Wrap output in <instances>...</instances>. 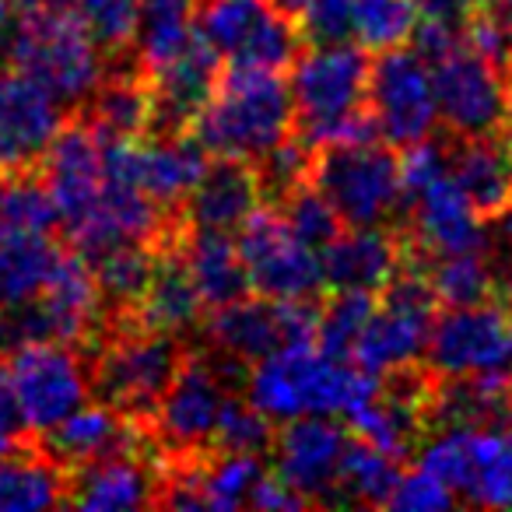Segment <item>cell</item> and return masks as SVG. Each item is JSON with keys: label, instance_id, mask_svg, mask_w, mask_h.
I'll use <instances>...</instances> for the list:
<instances>
[{"label": "cell", "instance_id": "d6a6232c", "mask_svg": "<svg viewBox=\"0 0 512 512\" xmlns=\"http://www.w3.org/2000/svg\"><path fill=\"white\" fill-rule=\"evenodd\" d=\"M428 281L439 299V306H481V302H498V278L484 249H467V253H449L428 260Z\"/></svg>", "mask_w": 512, "mask_h": 512}, {"label": "cell", "instance_id": "9c48e42d", "mask_svg": "<svg viewBox=\"0 0 512 512\" xmlns=\"http://www.w3.org/2000/svg\"><path fill=\"white\" fill-rule=\"evenodd\" d=\"M239 256L249 292L264 299H316L323 292L320 253L299 239L274 207H256L239 225Z\"/></svg>", "mask_w": 512, "mask_h": 512}, {"label": "cell", "instance_id": "ffe728a7", "mask_svg": "<svg viewBox=\"0 0 512 512\" xmlns=\"http://www.w3.org/2000/svg\"><path fill=\"white\" fill-rule=\"evenodd\" d=\"M400 256H404V235H400V228H383V225L341 228L320 249L323 285L376 292L400 267Z\"/></svg>", "mask_w": 512, "mask_h": 512}, {"label": "cell", "instance_id": "74e56055", "mask_svg": "<svg viewBox=\"0 0 512 512\" xmlns=\"http://www.w3.org/2000/svg\"><path fill=\"white\" fill-rule=\"evenodd\" d=\"M414 22V0H351V36L362 43V50L383 53L404 46Z\"/></svg>", "mask_w": 512, "mask_h": 512}, {"label": "cell", "instance_id": "c3c4849f", "mask_svg": "<svg viewBox=\"0 0 512 512\" xmlns=\"http://www.w3.org/2000/svg\"><path fill=\"white\" fill-rule=\"evenodd\" d=\"M271 4L281 11V15H288V18H292V22H299V18H302V11H306V4H309V0H271Z\"/></svg>", "mask_w": 512, "mask_h": 512}, {"label": "cell", "instance_id": "b9f144b4", "mask_svg": "<svg viewBox=\"0 0 512 512\" xmlns=\"http://www.w3.org/2000/svg\"><path fill=\"white\" fill-rule=\"evenodd\" d=\"M390 509H411V512H435L456 505V495L428 470H411V474H400L397 488L390 495Z\"/></svg>", "mask_w": 512, "mask_h": 512}, {"label": "cell", "instance_id": "7dc6e473", "mask_svg": "<svg viewBox=\"0 0 512 512\" xmlns=\"http://www.w3.org/2000/svg\"><path fill=\"white\" fill-rule=\"evenodd\" d=\"M498 137H502L505 151L512 158V81H509V106H505V116H502V127H498Z\"/></svg>", "mask_w": 512, "mask_h": 512}, {"label": "cell", "instance_id": "603a6c76", "mask_svg": "<svg viewBox=\"0 0 512 512\" xmlns=\"http://www.w3.org/2000/svg\"><path fill=\"white\" fill-rule=\"evenodd\" d=\"M172 246L183 256L186 271H190L207 309L228 306V302H239L249 295V274L242 267L239 246H235V239L228 232L183 225L176 239H172Z\"/></svg>", "mask_w": 512, "mask_h": 512}, {"label": "cell", "instance_id": "ab89813d", "mask_svg": "<svg viewBox=\"0 0 512 512\" xmlns=\"http://www.w3.org/2000/svg\"><path fill=\"white\" fill-rule=\"evenodd\" d=\"M274 211H281V218L288 221V228H292L306 246H313L316 253H320V249L344 228L341 218H337V211L327 204V197L313 186V179L295 186Z\"/></svg>", "mask_w": 512, "mask_h": 512}, {"label": "cell", "instance_id": "7c38bea8", "mask_svg": "<svg viewBox=\"0 0 512 512\" xmlns=\"http://www.w3.org/2000/svg\"><path fill=\"white\" fill-rule=\"evenodd\" d=\"M369 109L376 130L390 148L404 151L435 134V92L428 60L393 46L369 67Z\"/></svg>", "mask_w": 512, "mask_h": 512}, {"label": "cell", "instance_id": "681fc988", "mask_svg": "<svg viewBox=\"0 0 512 512\" xmlns=\"http://www.w3.org/2000/svg\"><path fill=\"white\" fill-rule=\"evenodd\" d=\"M8 0H0V36H4V29H8Z\"/></svg>", "mask_w": 512, "mask_h": 512}, {"label": "cell", "instance_id": "d4e9b609", "mask_svg": "<svg viewBox=\"0 0 512 512\" xmlns=\"http://www.w3.org/2000/svg\"><path fill=\"white\" fill-rule=\"evenodd\" d=\"M449 176L481 218L512 204V158L502 137H449Z\"/></svg>", "mask_w": 512, "mask_h": 512}, {"label": "cell", "instance_id": "f1b7e54d", "mask_svg": "<svg viewBox=\"0 0 512 512\" xmlns=\"http://www.w3.org/2000/svg\"><path fill=\"white\" fill-rule=\"evenodd\" d=\"M460 502L488 509L512 505V425L470 428V460Z\"/></svg>", "mask_w": 512, "mask_h": 512}, {"label": "cell", "instance_id": "60d3db41", "mask_svg": "<svg viewBox=\"0 0 512 512\" xmlns=\"http://www.w3.org/2000/svg\"><path fill=\"white\" fill-rule=\"evenodd\" d=\"M306 46H334L351 39V0H309L299 18Z\"/></svg>", "mask_w": 512, "mask_h": 512}, {"label": "cell", "instance_id": "8d00e7d4", "mask_svg": "<svg viewBox=\"0 0 512 512\" xmlns=\"http://www.w3.org/2000/svg\"><path fill=\"white\" fill-rule=\"evenodd\" d=\"M313 155H316V144H309L299 130H292L281 144H274L271 151L253 158L256 186H260V204L278 207L295 186L306 183L309 172H313Z\"/></svg>", "mask_w": 512, "mask_h": 512}, {"label": "cell", "instance_id": "f546056e", "mask_svg": "<svg viewBox=\"0 0 512 512\" xmlns=\"http://www.w3.org/2000/svg\"><path fill=\"white\" fill-rule=\"evenodd\" d=\"M137 60L151 74L165 67L193 36V11L197 0H137Z\"/></svg>", "mask_w": 512, "mask_h": 512}, {"label": "cell", "instance_id": "7bdbcfd3", "mask_svg": "<svg viewBox=\"0 0 512 512\" xmlns=\"http://www.w3.org/2000/svg\"><path fill=\"white\" fill-rule=\"evenodd\" d=\"M32 442V432L25 425L22 404H18V393L11 386V372L0 358V453H11V449H22Z\"/></svg>", "mask_w": 512, "mask_h": 512}, {"label": "cell", "instance_id": "ac0fdd59", "mask_svg": "<svg viewBox=\"0 0 512 512\" xmlns=\"http://www.w3.org/2000/svg\"><path fill=\"white\" fill-rule=\"evenodd\" d=\"M221 74V57L193 32L190 43L165 67L148 74L151 85V120L144 137H179L190 134L193 120L207 106Z\"/></svg>", "mask_w": 512, "mask_h": 512}, {"label": "cell", "instance_id": "7402d4cb", "mask_svg": "<svg viewBox=\"0 0 512 512\" xmlns=\"http://www.w3.org/2000/svg\"><path fill=\"white\" fill-rule=\"evenodd\" d=\"M256 207H260V186H256L253 162L232 155H214V162L207 158L197 186L186 197L183 218L186 225L232 232Z\"/></svg>", "mask_w": 512, "mask_h": 512}, {"label": "cell", "instance_id": "2e32d148", "mask_svg": "<svg viewBox=\"0 0 512 512\" xmlns=\"http://www.w3.org/2000/svg\"><path fill=\"white\" fill-rule=\"evenodd\" d=\"M32 442L64 474H74V470L92 467V463L102 460H113V456L155 453V442H151L148 428L106 404H95V407L81 404L78 411L67 414L53 428L32 435Z\"/></svg>", "mask_w": 512, "mask_h": 512}, {"label": "cell", "instance_id": "30bf717a", "mask_svg": "<svg viewBox=\"0 0 512 512\" xmlns=\"http://www.w3.org/2000/svg\"><path fill=\"white\" fill-rule=\"evenodd\" d=\"M425 365L439 376H512V313L498 302L446 306L428 330Z\"/></svg>", "mask_w": 512, "mask_h": 512}, {"label": "cell", "instance_id": "4316f807", "mask_svg": "<svg viewBox=\"0 0 512 512\" xmlns=\"http://www.w3.org/2000/svg\"><path fill=\"white\" fill-rule=\"evenodd\" d=\"M67 498V474L36 449V442L0 453V512L53 509Z\"/></svg>", "mask_w": 512, "mask_h": 512}, {"label": "cell", "instance_id": "836d02e7", "mask_svg": "<svg viewBox=\"0 0 512 512\" xmlns=\"http://www.w3.org/2000/svg\"><path fill=\"white\" fill-rule=\"evenodd\" d=\"M57 225V207L36 165L0 169V232H50Z\"/></svg>", "mask_w": 512, "mask_h": 512}, {"label": "cell", "instance_id": "3957f363", "mask_svg": "<svg viewBox=\"0 0 512 512\" xmlns=\"http://www.w3.org/2000/svg\"><path fill=\"white\" fill-rule=\"evenodd\" d=\"M376 393V376L334 358L313 341L285 344L260 358L246 376V400L271 421H292L306 414H348Z\"/></svg>", "mask_w": 512, "mask_h": 512}, {"label": "cell", "instance_id": "bcb514c9", "mask_svg": "<svg viewBox=\"0 0 512 512\" xmlns=\"http://www.w3.org/2000/svg\"><path fill=\"white\" fill-rule=\"evenodd\" d=\"M8 8H15L18 15H53L71 8V0H8Z\"/></svg>", "mask_w": 512, "mask_h": 512}, {"label": "cell", "instance_id": "277c9868", "mask_svg": "<svg viewBox=\"0 0 512 512\" xmlns=\"http://www.w3.org/2000/svg\"><path fill=\"white\" fill-rule=\"evenodd\" d=\"M186 351H190L186 337L141 323L102 327L99 337L85 348L88 393L99 404L127 414L130 421L148 425L158 400L176 379Z\"/></svg>", "mask_w": 512, "mask_h": 512}, {"label": "cell", "instance_id": "f6af8a7d", "mask_svg": "<svg viewBox=\"0 0 512 512\" xmlns=\"http://www.w3.org/2000/svg\"><path fill=\"white\" fill-rule=\"evenodd\" d=\"M481 15L502 32L505 43H509V50H512V0H481Z\"/></svg>", "mask_w": 512, "mask_h": 512}, {"label": "cell", "instance_id": "e575fe53", "mask_svg": "<svg viewBox=\"0 0 512 512\" xmlns=\"http://www.w3.org/2000/svg\"><path fill=\"white\" fill-rule=\"evenodd\" d=\"M264 477V463L253 453H218L207 449L204 470H200V498L204 509L232 512L249 505L256 481Z\"/></svg>", "mask_w": 512, "mask_h": 512}, {"label": "cell", "instance_id": "d6986e66", "mask_svg": "<svg viewBox=\"0 0 512 512\" xmlns=\"http://www.w3.org/2000/svg\"><path fill=\"white\" fill-rule=\"evenodd\" d=\"M67 113L15 67H0V169H25L43 158Z\"/></svg>", "mask_w": 512, "mask_h": 512}, {"label": "cell", "instance_id": "cb8c5ba5", "mask_svg": "<svg viewBox=\"0 0 512 512\" xmlns=\"http://www.w3.org/2000/svg\"><path fill=\"white\" fill-rule=\"evenodd\" d=\"M81 120L92 127L99 141H141L151 120V85L141 67H113L99 78L85 106L78 109Z\"/></svg>", "mask_w": 512, "mask_h": 512}, {"label": "cell", "instance_id": "9a60e30c", "mask_svg": "<svg viewBox=\"0 0 512 512\" xmlns=\"http://www.w3.org/2000/svg\"><path fill=\"white\" fill-rule=\"evenodd\" d=\"M64 235H78L102 207V155L99 137L78 113H67L53 141L36 162Z\"/></svg>", "mask_w": 512, "mask_h": 512}, {"label": "cell", "instance_id": "4dcf8cb0", "mask_svg": "<svg viewBox=\"0 0 512 512\" xmlns=\"http://www.w3.org/2000/svg\"><path fill=\"white\" fill-rule=\"evenodd\" d=\"M404 463L365 439H348L337 474V505H386L397 488Z\"/></svg>", "mask_w": 512, "mask_h": 512}, {"label": "cell", "instance_id": "e0dca14e", "mask_svg": "<svg viewBox=\"0 0 512 512\" xmlns=\"http://www.w3.org/2000/svg\"><path fill=\"white\" fill-rule=\"evenodd\" d=\"M348 432L327 414H306L292 418L285 428L274 432V474L285 477L309 505H337V474H341Z\"/></svg>", "mask_w": 512, "mask_h": 512}, {"label": "cell", "instance_id": "44dd1931", "mask_svg": "<svg viewBox=\"0 0 512 512\" xmlns=\"http://www.w3.org/2000/svg\"><path fill=\"white\" fill-rule=\"evenodd\" d=\"M155 453H130L67 474L64 505L74 509H155Z\"/></svg>", "mask_w": 512, "mask_h": 512}, {"label": "cell", "instance_id": "8992f818", "mask_svg": "<svg viewBox=\"0 0 512 512\" xmlns=\"http://www.w3.org/2000/svg\"><path fill=\"white\" fill-rule=\"evenodd\" d=\"M309 179L344 228L383 225L400 211V155L390 144H316Z\"/></svg>", "mask_w": 512, "mask_h": 512}, {"label": "cell", "instance_id": "6da1fadb", "mask_svg": "<svg viewBox=\"0 0 512 512\" xmlns=\"http://www.w3.org/2000/svg\"><path fill=\"white\" fill-rule=\"evenodd\" d=\"M369 67V50L348 43L299 53L292 64V113L309 144L383 141L369 109Z\"/></svg>", "mask_w": 512, "mask_h": 512}, {"label": "cell", "instance_id": "ba28073f", "mask_svg": "<svg viewBox=\"0 0 512 512\" xmlns=\"http://www.w3.org/2000/svg\"><path fill=\"white\" fill-rule=\"evenodd\" d=\"M316 320L320 299H264L253 292L239 302L211 309V316L200 320V337L207 348L249 365L285 344L313 341Z\"/></svg>", "mask_w": 512, "mask_h": 512}, {"label": "cell", "instance_id": "d590c367", "mask_svg": "<svg viewBox=\"0 0 512 512\" xmlns=\"http://www.w3.org/2000/svg\"><path fill=\"white\" fill-rule=\"evenodd\" d=\"M372 309H376V295L365 288H334L330 299H320L313 344L334 358H351V348L369 323Z\"/></svg>", "mask_w": 512, "mask_h": 512}, {"label": "cell", "instance_id": "7a4b0ae2", "mask_svg": "<svg viewBox=\"0 0 512 512\" xmlns=\"http://www.w3.org/2000/svg\"><path fill=\"white\" fill-rule=\"evenodd\" d=\"M295 130L292 88L285 74L249 64H225L207 106L193 120V137L207 155L260 158Z\"/></svg>", "mask_w": 512, "mask_h": 512}, {"label": "cell", "instance_id": "f35d334b", "mask_svg": "<svg viewBox=\"0 0 512 512\" xmlns=\"http://www.w3.org/2000/svg\"><path fill=\"white\" fill-rule=\"evenodd\" d=\"M274 446V428L264 411H256L249 400L228 397L225 411H221L218 425L211 435V449L218 453H253L264 456Z\"/></svg>", "mask_w": 512, "mask_h": 512}, {"label": "cell", "instance_id": "484cf974", "mask_svg": "<svg viewBox=\"0 0 512 512\" xmlns=\"http://www.w3.org/2000/svg\"><path fill=\"white\" fill-rule=\"evenodd\" d=\"M200 313H204V299H200L179 249L169 242L155 256L148 292H144L141 306H137V323L151 330L186 337L200 327Z\"/></svg>", "mask_w": 512, "mask_h": 512}, {"label": "cell", "instance_id": "4fadbf2b", "mask_svg": "<svg viewBox=\"0 0 512 512\" xmlns=\"http://www.w3.org/2000/svg\"><path fill=\"white\" fill-rule=\"evenodd\" d=\"M232 386L221 379L214 362L200 351H186L176 379L158 400L148 428L155 453H186V449H211V435L225 411Z\"/></svg>", "mask_w": 512, "mask_h": 512}, {"label": "cell", "instance_id": "1f68e13d", "mask_svg": "<svg viewBox=\"0 0 512 512\" xmlns=\"http://www.w3.org/2000/svg\"><path fill=\"white\" fill-rule=\"evenodd\" d=\"M74 18L99 57L113 67H141L137 60V0H71Z\"/></svg>", "mask_w": 512, "mask_h": 512}, {"label": "cell", "instance_id": "52a82bcc", "mask_svg": "<svg viewBox=\"0 0 512 512\" xmlns=\"http://www.w3.org/2000/svg\"><path fill=\"white\" fill-rule=\"evenodd\" d=\"M193 32L225 64H249L281 71L306 50L299 22L281 15L271 0H197Z\"/></svg>", "mask_w": 512, "mask_h": 512}, {"label": "cell", "instance_id": "5b68a950", "mask_svg": "<svg viewBox=\"0 0 512 512\" xmlns=\"http://www.w3.org/2000/svg\"><path fill=\"white\" fill-rule=\"evenodd\" d=\"M8 67L36 81L64 113H78L102 78L99 50L67 11L22 15L8 43Z\"/></svg>", "mask_w": 512, "mask_h": 512}, {"label": "cell", "instance_id": "8fae6325", "mask_svg": "<svg viewBox=\"0 0 512 512\" xmlns=\"http://www.w3.org/2000/svg\"><path fill=\"white\" fill-rule=\"evenodd\" d=\"M435 113L449 137L498 134L509 106V74L474 46H456L432 67Z\"/></svg>", "mask_w": 512, "mask_h": 512}, {"label": "cell", "instance_id": "5bb4252c", "mask_svg": "<svg viewBox=\"0 0 512 512\" xmlns=\"http://www.w3.org/2000/svg\"><path fill=\"white\" fill-rule=\"evenodd\" d=\"M8 372L32 435L53 428L92 397L88 393L85 351L74 348V344H25L15 355H8Z\"/></svg>", "mask_w": 512, "mask_h": 512}, {"label": "cell", "instance_id": "ee69618b", "mask_svg": "<svg viewBox=\"0 0 512 512\" xmlns=\"http://www.w3.org/2000/svg\"><path fill=\"white\" fill-rule=\"evenodd\" d=\"M249 505H253V509H271V512H292V509H306L309 498L299 495L285 477L264 474L256 481L253 495H249Z\"/></svg>", "mask_w": 512, "mask_h": 512}, {"label": "cell", "instance_id": "83f0119b", "mask_svg": "<svg viewBox=\"0 0 512 512\" xmlns=\"http://www.w3.org/2000/svg\"><path fill=\"white\" fill-rule=\"evenodd\" d=\"M64 246L50 232H0V306L36 299Z\"/></svg>", "mask_w": 512, "mask_h": 512}]
</instances>
